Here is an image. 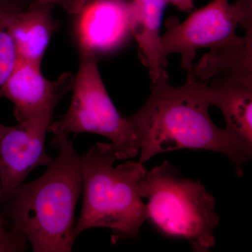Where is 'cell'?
<instances>
[{"label": "cell", "mask_w": 252, "mask_h": 252, "mask_svg": "<svg viewBox=\"0 0 252 252\" xmlns=\"http://www.w3.org/2000/svg\"><path fill=\"white\" fill-rule=\"evenodd\" d=\"M28 242L19 232L6 227L4 216L0 213V252H21L28 248Z\"/></svg>", "instance_id": "9a60e30c"}, {"label": "cell", "mask_w": 252, "mask_h": 252, "mask_svg": "<svg viewBox=\"0 0 252 252\" xmlns=\"http://www.w3.org/2000/svg\"><path fill=\"white\" fill-rule=\"evenodd\" d=\"M59 154L39 178L21 184L3 201L10 228L34 252H69L75 242L74 215L82 192L80 155L67 138L51 142Z\"/></svg>", "instance_id": "7a4b0ae2"}, {"label": "cell", "mask_w": 252, "mask_h": 252, "mask_svg": "<svg viewBox=\"0 0 252 252\" xmlns=\"http://www.w3.org/2000/svg\"><path fill=\"white\" fill-rule=\"evenodd\" d=\"M252 35L243 46L205 54L192 73L203 81L228 77L252 82Z\"/></svg>", "instance_id": "4fadbf2b"}, {"label": "cell", "mask_w": 252, "mask_h": 252, "mask_svg": "<svg viewBox=\"0 0 252 252\" xmlns=\"http://www.w3.org/2000/svg\"><path fill=\"white\" fill-rule=\"evenodd\" d=\"M31 1L46 3V4L54 5L55 6H61L67 11L68 14H71L81 0H31Z\"/></svg>", "instance_id": "2e32d148"}, {"label": "cell", "mask_w": 252, "mask_h": 252, "mask_svg": "<svg viewBox=\"0 0 252 252\" xmlns=\"http://www.w3.org/2000/svg\"><path fill=\"white\" fill-rule=\"evenodd\" d=\"M251 28L252 0H238L234 4L212 0L182 23L176 18L167 19L166 32L159 40V57L166 67L169 55L180 54L181 67L191 74L197 50L216 52L243 46L252 35Z\"/></svg>", "instance_id": "8992f818"}, {"label": "cell", "mask_w": 252, "mask_h": 252, "mask_svg": "<svg viewBox=\"0 0 252 252\" xmlns=\"http://www.w3.org/2000/svg\"><path fill=\"white\" fill-rule=\"evenodd\" d=\"M74 79L71 73H64L57 80H48L40 67L18 59L1 88V94L14 104V117L18 122L53 117L60 100L72 91Z\"/></svg>", "instance_id": "9c48e42d"}, {"label": "cell", "mask_w": 252, "mask_h": 252, "mask_svg": "<svg viewBox=\"0 0 252 252\" xmlns=\"http://www.w3.org/2000/svg\"><path fill=\"white\" fill-rule=\"evenodd\" d=\"M52 117L28 119L18 125L0 124V203L23 183L34 169L53 159L45 149Z\"/></svg>", "instance_id": "ba28073f"}, {"label": "cell", "mask_w": 252, "mask_h": 252, "mask_svg": "<svg viewBox=\"0 0 252 252\" xmlns=\"http://www.w3.org/2000/svg\"><path fill=\"white\" fill-rule=\"evenodd\" d=\"M72 96L67 113L51 122L49 131L52 142L67 138L70 134L94 133L111 141L117 160L132 158L140 154V147L127 117L117 110L97 67V60L80 56L74 77Z\"/></svg>", "instance_id": "5b68a950"}, {"label": "cell", "mask_w": 252, "mask_h": 252, "mask_svg": "<svg viewBox=\"0 0 252 252\" xmlns=\"http://www.w3.org/2000/svg\"><path fill=\"white\" fill-rule=\"evenodd\" d=\"M31 0H0V97L1 88L16 67L17 51L11 34L16 14Z\"/></svg>", "instance_id": "5bb4252c"}, {"label": "cell", "mask_w": 252, "mask_h": 252, "mask_svg": "<svg viewBox=\"0 0 252 252\" xmlns=\"http://www.w3.org/2000/svg\"><path fill=\"white\" fill-rule=\"evenodd\" d=\"M138 191L147 200V220L164 236L187 240L194 252H209L215 246L220 218L215 198L200 181L187 178L164 161L147 170Z\"/></svg>", "instance_id": "277c9868"}, {"label": "cell", "mask_w": 252, "mask_h": 252, "mask_svg": "<svg viewBox=\"0 0 252 252\" xmlns=\"http://www.w3.org/2000/svg\"><path fill=\"white\" fill-rule=\"evenodd\" d=\"M55 6L30 1L16 14L11 26L18 59L40 67L51 38L57 30Z\"/></svg>", "instance_id": "8fae6325"}, {"label": "cell", "mask_w": 252, "mask_h": 252, "mask_svg": "<svg viewBox=\"0 0 252 252\" xmlns=\"http://www.w3.org/2000/svg\"><path fill=\"white\" fill-rule=\"evenodd\" d=\"M204 82L210 105L223 114L225 128L252 152V82L228 77Z\"/></svg>", "instance_id": "30bf717a"}, {"label": "cell", "mask_w": 252, "mask_h": 252, "mask_svg": "<svg viewBox=\"0 0 252 252\" xmlns=\"http://www.w3.org/2000/svg\"><path fill=\"white\" fill-rule=\"evenodd\" d=\"M117 160L109 143L98 142L80 155L83 205L74 225L75 240L94 228L110 230L113 244L140 234L147 214L138 183L147 169L132 160L114 166Z\"/></svg>", "instance_id": "3957f363"}, {"label": "cell", "mask_w": 252, "mask_h": 252, "mask_svg": "<svg viewBox=\"0 0 252 252\" xmlns=\"http://www.w3.org/2000/svg\"><path fill=\"white\" fill-rule=\"evenodd\" d=\"M70 15L80 56L98 60L134 40L130 0H81Z\"/></svg>", "instance_id": "52a82bcc"}, {"label": "cell", "mask_w": 252, "mask_h": 252, "mask_svg": "<svg viewBox=\"0 0 252 252\" xmlns=\"http://www.w3.org/2000/svg\"><path fill=\"white\" fill-rule=\"evenodd\" d=\"M132 6L133 39L142 63L149 69L152 82L167 76L158 54L160 30L165 0H130Z\"/></svg>", "instance_id": "7c38bea8"}, {"label": "cell", "mask_w": 252, "mask_h": 252, "mask_svg": "<svg viewBox=\"0 0 252 252\" xmlns=\"http://www.w3.org/2000/svg\"><path fill=\"white\" fill-rule=\"evenodd\" d=\"M167 4H171L181 11L190 13L194 8V0H165Z\"/></svg>", "instance_id": "e0dca14e"}, {"label": "cell", "mask_w": 252, "mask_h": 252, "mask_svg": "<svg viewBox=\"0 0 252 252\" xmlns=\"http://www.w3.org/2000/svg\"><path fill=\"white\" fill-rule=\"evenodd\" d=\"M207 86L193 73L185 84L173 86L168 76L152 82L148 99L127 119L139 147L140 162L157 154L180 150H208L224 154L237 175L252 158V152L227 128H220L209 114Z\"/></svg>", "instance_id": "6da1fadb"}]
</instances>
